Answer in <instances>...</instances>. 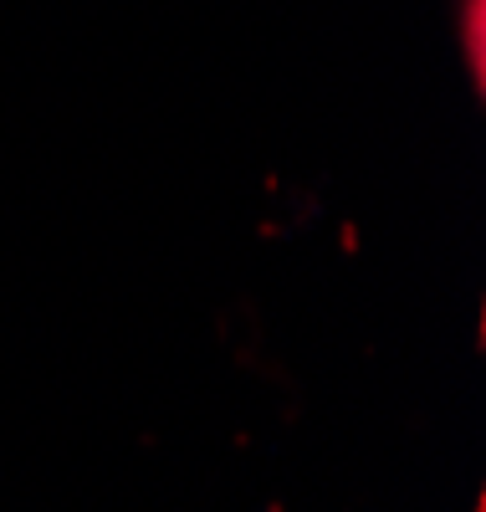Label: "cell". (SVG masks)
Listing matches in <instances>:
<instances>
[{"label": "cell", "mask_w": 486, "mask_h": 512, "mask_svg": "<svg viewBox=\"0 0 486 512\" xmlns=\"http://www.w3.org/2000/svg\"><path fill=\"white\" fill-rule=\"evenodd\" d=\"M456 41H461V57L471 72V88H486V0H461L456 6Z\"/></svg>", "instance_id": "cell-1"}, {"label": "cell", "mask_w": 486, "mask_h": 512, "mask_svg": "<svg viewBox=\"0 0 486 512\" xmlns=\"http://www.w3.org/2000/svg\"><path fill=\"white\" fill-rule=\"evenodd\" d=\"M471 512H486V487L476 492V502H471Z\"/></svg>", "instance_id": "cell-2"}]
</instances>
